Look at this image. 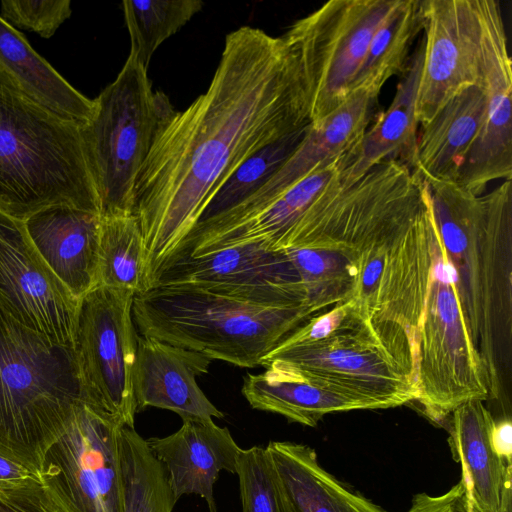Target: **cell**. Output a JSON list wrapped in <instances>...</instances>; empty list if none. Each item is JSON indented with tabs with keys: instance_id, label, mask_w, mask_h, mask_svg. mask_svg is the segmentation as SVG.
Segmentation results:
<instances>
[{
	"instance_id": "obj_1",
	"label": "cell",
	"mask_w": 512,
	"mask_h": 512,
	"mask_svg": "<svg viewBox=\"0 0 512 512\" xmlns=\"http://www.w3.org/2000/svg\"><path fill=\"white\" fill-rule=\"evenodd\" d=\"M309 124L301 70L283 38L249 26L229 33L206 92L161 126L137 176L144 291L234 171Z\"/></svg>"
},
{
	"instance_id": "obj_2",
	"label": "cell",
	"mask_w": 512,
	"mask_h": 512,
	"mask_svg": "<svg viewBox=\"0 0 512 512\" xmlns=\"http://www.w3.org/2000/svg\"><path fill=\"white\" fill-rule=\"evenodd\" d=\"M424 181L467 328L496 382L510 364L512 179L484 196L457 182Z\"/></svg>"
},
{
	"instance_id": "obj_3",
	"label": "cell",
	"mask_w": 512,
	"mask_h": 512,
	"mask_svg": "<svg viewBox=\"0 0 512 512\" xmlns=\"http://www.w3.org/2000/svg\"><path fill=\"white\" fill-rule=\"evenodd\" d=\"M80 125L25 95L0 68V210L24 221L66 205L100 215Z\"/></svg>"
},
{
	"instance_id": "obj_4",
	"label": "cell",
	"mask_w": 512,
	"mask_h": 512,
	"mask_svg": "<svg viewBox=\"0 0 512 512\" xmlns=\"http://www.w3.org/2000/svg\"><path fill=\"white\" fill-rule=\"evenodd\" d=\"M82 401L75 349L25 325L0 299V455L39 476Z\"/></svg>"
},
{
	"instance_id": "obj_5",
	"label": "cell",
	"mask_w": 512,
	"mask_h": 512,
	"mask_svg": "<svg viewBox=\"0 0 512 512\" xmlns=\"http://www.w3.org/2000/svg\"><path fill=\"white\" fill-rule=\"evenodd\" d=\"M133 320L141 336L254 368L289 334L320 314L308 305L276 307L191 285L137 293Z\"/></svg>"
},
{
	"instance_id": "obj_6",
	"label": "cell",
	"mask_w": 512,
	"mask_h": 512,
	"mask_svg": "<svg viewBox=\"0 0 512 512\" xmlns=\"http://www.w3.org/2000/svg\"><path fill=\"white\" fill-rule=\"evenodd\" d=\"M307 382L366 403L397 407L418 398V389L374 333L351 298L307 320L261 362Z\"/></svg>"
},
{
	"instance_id": "obj_7",
	"label": "cell",
	"mask_w": 512,
	"mask_h": 512,
	"mask_svg": "<svg viewBox=\"0 0 512 512\" xmlns=\"http://www.w3.org/2000/svg\"><path fill=\"white\" fill-rule=\"evenodd\" d=\"M147 70L129 54L116 79L94 99L92 119L80 127L102 217L134 214L139 170L175 112L164 93L153 91Z\"/></svg>"
},
{
	"instance_id": "obj_8",
	"label": "cell",
	"mask_w": 512,
	"mask_h": 512,
	"mask_svg": "<svg viewBox=\"0 0 512 512\" xmlns=\"http://www.w3.org/2000/svg\"><path fill=\"white\" fill-rule=\"evenodd\" d=\"M398 0H330L282 36L298 61L314 124L350 95L374 32Z\"/></svg>"
},
{
	"instance_id": "obj_9",
	"label": "cell",
	"mask_w": 512,
	"mask_h": 512,
	"mask_svg": "<svg viewBox=\"0 0 512 512\" xmlns=\"http://www.w3.org/2000/svg\"><path fill=\"white\" fill-rule=\"evenodd\" d=\"M135 292L97 286L79 301L75 351L82 400L134 428Z\"/></svg>"
},
{
	"instance_id": "obj_10",
	"label": "cell",
	"mask_w": 512,
	"mask_h": 512,
	"mask_svg": "<svg viewBox=\"0 0 512 512\" xmlns=\"http://www.w3.org/2000/svg\"><path fill=\"white\" fill-rule=\"evenodd\" d=\"M123 426L82 401L46 452L39 477L67 512H122Z\"/></svg>"
},
{
	"instance_id": "obj_11",
	"label": "cell",
	"mask_w": 512,
	"mask_h": 512,
	"mask_svg": "<svg viewBox=\"0 0 512 512\" xmlns=\"http://www.w3.org/2000/svg\"><path fill=\"white\" fill-rule=\"evenodd\" d=\"M480 21L479 86L485 113L457 183L476 196L499 179H512V68L500 4L476 0Z\"/></svg>"
},
{
	"instance_id": "obj_12",
	"label": "cell",
	"mask_w": 512,
	"mask_h": 512,
	"mask_svg": "<svg viewBox=\"0 0 512 512\" xmlns=\"http://www.w3.org/2000/svg\"><path fill=\"white\" fill-rule=\"evenodd\" d=\"M168 285H191L268 306H311L286 250L258 244L175 259L159 273L152 287Z\"/></svg>"
},
{
	"instance_id": "obj_13",
	"label": "cell",
	"mask_w": 512,
	"mask_h": 512,
	"mask_svg": "<svg viewBox=\"0 0 512 512\" xmlns=\"http://www.w3.org/2000/svg\"><path fill=\"white\" fill-rule=\"evenodd\" d=\"M0 299L22 323L75 349L79 300L42 259L23 221L1 210Z\"/></svg>"
},
{
	"instance_id": "obj_14",
	"label": "cell",
	"mask_w": 512,
	"mask_h": 512,
	"mask_svg": "<svg viewBox=\"0 0 512 512\" xmlns=\"http://www.w3.org/2000/svg\"><path fill=\"white\" fill-rule=\"evenodd\" d=\"M424 53L416 94L419 125L459 90L479 84L476 0H423Z\"/></svg>"
},
{
	"instance_id": "obj_15",
	"label": "cell",
	"mask_w": 512,
	"mask_h": 512,
	"mask_svg": "<svg viewBox=\"0 0 512 512\" xmlns=\"http://www.w3.org/2000/svg\"><path fill=\"white\" fill-rule=\"evenodd\" d=\"M211 362L202 353L138 336L133 369L137 412L156 407L176 413L182 421L223 418L196 381L207 373Z\"/></svg>"
},
{
	"instance_id": "obj_16",
	"label": "cell",
	"mask_w": 512,
	"mask_h": 512,
	"mask_svg": "<svg viewBox=\"0 0 512 512\" xmlns=\"http://www.w3.org/2000/svg\"><path fill=\"white\" fill-rule=\"evenodd\" d=\"M146 440L167 472L175 499L196 494L205 500L209 512H217L214 484L221 471L236 473L241 450L229 429L212 419H188L176 432Z\"/></svg>"
},
{
	"instance_id": "obj_17",
	"label": "cell",
	"mask_w": 512,
	"mask_h": 512,
	"mask_svg": "<svg viewBox=\"0 0 512 512\" xmlns=\"http://www.w3.org/2000/svg\"><path fill=\"white\" fill-rule=\"evenodd\" d=\"M101 216L66 205L44 208L23 221L34 247L77 300L98 286Z\"/></svg>"
},
{
	"instance_id": "obj_18",
	"label": "cell",
	"mask_w": 512,
	"mask_h": 512,
	"mask_svg": "<svg viewBox=\"0 0 512 512\" xmlns=\"http://www.w3.org/2000/svg\"><path fill=\"white\" fill-rule=\"evenodd\" d=\"M376 99L365 90L352 91L333 112L317 123H310L297 148L272 177L229 211L241 214L254 210L319 166L336 161L366 131Z\"/></svg>"
},
{
	"instance_id": "obj_19",
	"label": "cell",
	"mask_w": 512,
	"mask_h": 512,
	"mask_svg": "<svg viewBox=\"0 0 512 512\" xmlns=\"http://www.w3.org/2000/svg\"><path fill=\"white\" fill-rule=\"evenodd\" d=\"M494 423L483 401L466 402L450 414L448 443L471 501L482 512H511L512 464L493 448Z\"/></svg>"
},
{
	"instance_id": "obj_20",
	"label": "cell",
	"mask_w": 512,
	"mask_h": 512,
	"mask_svg": "<svg viewBox=\"0 0 512 512\" xmlns=\"http://www.w3.org/2000/svg\"><path fill=\"white\" fill-rule=\"evenodd\" d=\"M424 53V43L404 71L397 84L390 106L379 114L375 123L366 129L359 141L337 160V182L347 186L371 168L386 160H396L415 169L418 133L416 94Z\"/></svg>"
},
{
	"instance_id": "obj_21",
	"label": "cell",
	"mask_w": 512,
	"mask_h": 512,
	"mask_svg": "<svg viewBox=\"0 0 512 512\" xmlns=\"http://www.w3.org/2000/svg\"><path fill=\"white\" fill-rule=\"evenodd\" d=\"M486 97L479 85L468 86L448 99L417 133L415 169L424 179L457 182L459 170L485 113Z\"/></svg>"
},
{
	"instance_id": "obj_22",
	"label": "cell",
	"mask_w": 512,
	"mask_h": 512,
	"mask_svg": "<svg viewBox=\"0 0 512 512\" xmlns=\"http://www.w3.org/2000/svg\"><path fill=\"white\" fill-rule=\"evenodd\" d=\"M265 449L295 512H387L326 471L310 446L270 441Z\"/></svg>"
},
{
	"instance_id": "obj_23",
	"label": "cell",
	"mask_w": 512,
	"mask_h": 512,
	"mask_svg": "<svg viewBox=\"0 0 512 512\" xmlns=\"http://www.w3.org/2000/svg\"><path fill=\"white\" fill-rule=\"evenodd\" d=\"M0 68L30 99L61 118L83 126L95 102L77 91L0 16Z\"/></svg>"
},
{
	"instance_id": "obj_24",
	"label": "cell",
	"mask_w": 512,
	"mask_h": 512,
	"mask_svg": "<svg viewBox=\"0 0 512 512\" xmlns=\"http://www.w3.org/2000/svg\"><path fill=\"white\" fill-rule=\"evenodd\" d=\"M264 368V372L244 378L242 394L253 409L309 427L328 413L370 409L360 400L311 384L274 365Z\"/></svg>"
},
{
	"instance_id": "obj_25",
	"label": "cell",
	"mask_w": 512,
	"mask_h": 512,
	"mask_svg": "<svg viewBox=\"0 0 512 512\" xmlns=\"http://www.w3.org/2000/svg\"><path fill=\"white\" fill-rule=\"evenodd\" d=\"M422 2L398 0L374 32L351 92L365 90L377 98L389 78L405 71L410 47L423 30Z\"/></svg>"
},
{
	"instance_id": "obj_26",
	"label": "cell",
	"mask_w": 512,
	"mask_h": 512,
	"mask_svg": "<svg viewBox=\"0 0 512 512\" xmlns=\"http://www.w3.org/2000/svg\"><path fill=\"white\" fill-rule=\"evenodd\" d=\"M122 512H172L177 500L162 463L135 428L121 431Z\"/></svg>"
},
{
	"instance_id": "obj_27",
	"label": "cell",
	"mask_w": 512,
	"mask_h": 512,
	"mask_svg": "<svg viewBox=\"0 0 512 512\" xmlns=\"http://www.w3.org/2000/svg\"><path fill=\"white\" fill-rule=\"evenodd\" d=\"M145 247L134 214L101 216L98 286L144 291Z\"/></svg>"
},
{
	"instance_id": "obj_28",
	"label": "cell",
	"mask_w": 512,
	"mask_h": 512,
	"mask_svg": "<svg viewBox=\"0 0 512 512\" xmlns=\"http://www.w3.org/2000/svg\"><path fill=\"white\" fill-rule=\"evenodd\" d=\"M203 5L200 0L123 1L131 43L129 54L148 69L156 49L198 13Z\"/></svg>"
},
{
	"instance_id": "obj_29",
	"label": "cell",
	"mask_w": 512,
	"mask_h": 512,
	"mask_svg": "<svg viewBox=\"0 0 512 512\" xmlns=\"http://www.w3.org/2000/svg\"><path fill=\"white\" fill-rule=\"evenodd\" d=\"M305 289L309 305L324 312L353 298L357 270L350 258L322 249L286 250Z\"/></svg>"
},
{
	"instance_id": "obj_30",
	"label": "cell",
	"mask_w": 512,
	"mask_h": 512,
	"mask_svg": "<svg viewBox=\"0 0 512 512\" xmlns=\"http://www.w3.org/2000/svg\"><path fill=\"white\" fill-rule=\"evenodd\" d=\"M308 126L261 148L245 160L212 198L201 219L237 205L264 185L297 148Z\"/></svg>"
},
{
	"instance_id": "obj_31",
	"label": "cell",
	"mask_w": 512,
	"mask_h": 512,
	"mask_svg": "<svg viewBox=\"0 0 512 512\" xmlns=\"http://www.w3.org/2000/svg\"><path fill=\"white\" fill-rule=\"evenodd\" d=\"M235 474L242 512H295L264 447L241 448Z\"/></svg>"
},
{
	"instance_id": "obj_32",
	"label": "cell",
	"mask_w": 512,
	"mask_h": 512,
	"mask_svg": "<svg viewBox=\"0 0 512 512\" xmlns=\"http://www.w3.org/2000/svg\"><path fill=\"white\" fill-rule=\"evenodd\" d=\"M72 13L70 0H2L1 18L11 26L52 37Z\"/></svg>"
},
{
	"instance_id": "obj_33",
	"label": "cell",
	"mask_w": 512,
	"mask_h": 512,
	"mask_svg": "<svg viewBox=\"0 0 512 512\" xmlns=\"http://www.w3.org/2000/svg\"><path fill=\"white\" fill-rule=\"evenodd\" d=\"M0 512H67L40 477L0 480Z\"/></svg>"
},
{
	"instance_id": "obj_34",
	"label": "cell",
	"mask_w": 512,
	"mask_h": 512,
	"mask_svg": "<svg viewBox=\"0 0 512 512\" xmlns=\"http://www.w3.org/2000/svg\"><path fill=\"white\" fill-rule=\"evenodd\" d=\"M407 512H469V497L460 480L450 490L438 496L427 493L414 495Z\"/></svg>"
},
{
	"instance_id": "obj_35",
	"label": "cell",
	"mask_w": 512,
	"mask_h": 512,
	"mask_svg": "<svg viewBox=\"0 0 512 512\" xmlns=\"http://www.w3.org/2000/svg\"><path fill=\"white\" fill-rule=\"evenodd\" d=\"M491 441L499 457L506 463L512 464V424L510 418L495 420Z\"/></svg>"
},
{
	"instance_id": "obj_36",
	"label": "cell",
	"mask_w": 512,
	"mask_h": 512,
	"mask_svg": "<svg viewBox=\"0 0 512 512\" xmlns=\"http://www.w3.org/2000/svg\"><path fill=\"white\" fill-rule=\"evenodd\" d=\"M32 472L24 468L18 463H15L0 455V480L13 481L22 480L27 477L33 476ZM37 476V475H35ZM39 477V476H38Z\"/></svg>"
},
{
	"instance_id": "obj_37",
	"label": "cell",
	"mask_w": 512,
	"mask_h": 512,
	"mask_svg": "<svg viewBox=\"0 0 512 512\" xmlns=\"http://www.w3.org/2000/svg\"><path fill=\"white\" fill-rule=\"evenodd\" d=\"M469 497V496H468ZM469 512H482L469 498Z\"/></svg>"
}]
</instances>
